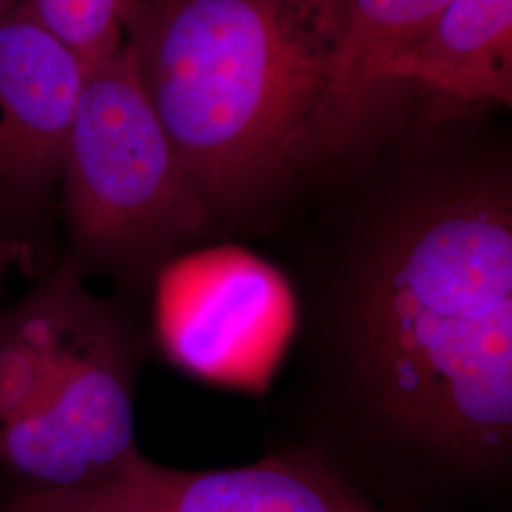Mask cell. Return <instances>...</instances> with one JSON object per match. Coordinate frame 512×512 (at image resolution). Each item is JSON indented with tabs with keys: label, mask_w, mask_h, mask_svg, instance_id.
<instances>
[{
	"label": "cell",
	"mask_w": 512,
	"mask_h": 512,
	"mask_svg": "<svg viewBox=\"0 0 512 512\" xmlns=\"http://www.w3.org/2000/svg\"><path fill=\"white\" fill-rule=\"evenodd\" d=\"M21 4H25V0H0V16L18 8Z\"/></svg>",
	"instance_id": "obj_11"
},
{
	"label": "cell",
	"mask_w": 512,
	"mask_h": 512,
	"mask_svg": "<svg viewBox=\"0 0 512 512\" xmlns=\"http://www.w3.org/2000/svg\"><path fill=\"white\" fill-rule=\"evenodd\" d=\"M385 82H414L448 103L511 105L512 0H448Z\"/></svg>",
	"instance_id": "obj_8"
},
{
	"label": "cell",
	"mask_w": 512,
	"mask_h": 512,
	"mask_svg": "<svg viewBox=\"0 0 512 512\" xmlns=\"http://www.w3.org/2000/svg\"><path fill=\"white\" fill-rule=\"evenodd\" d=\"M0 512H401L372 499L334 459L289 450L251 465L188 471L137 452L109 478L23 495Z\"/></svg>",
	"instance_id": "obj_5"
},
{
	"label": "cell",
	"mask_w": 512,
	"mask_h": 512,
	"mask_svg": "<svg viewBox=\"0 0 512 512\" xmlns=\"http://www.w3.org/2000/svg\"><path fill=\"white\" fill-rule=\"evenodd\" d=\"M448 0H348L315 164L353 147L387 90L385 71L433 27Z\"/></svg>",
	"instance_id": "obj_7"
},
{
	"label": "cell",
	"mask_w": 512,
	"mask_h": 512,
	"mask_svg": "<svg viewBox=\"0 0 512 512\" xmlns=\"http://www.w3.org/2000/svg\"><path fill=\"white\" fill-rule=\"evenodd\" d=\"M349 393L399 458L452 480L512 456V183L495 162L423 171L349 255L336 313Z\"/></svg>",
	"instance_id": "obj_1"
},
{
	"label": "cell",
	"mask_w": 512,
	"mask_h": 512,
	"mask_svg": "<svg viewBox=\"0 0 512 512\" xmlns=\"http://www.w3.org/2000/svg\"><path fill=\"white\" fill-rule=\"evenodd\" d=\"M19 264V266H31L35 264L33 256L29 255V251L25 247H21L16 241L6 238L4 234H0V289H2V279L10 266ZM2 293V291H0Z\"/></svg>",
	"instance_id": "obj_10"
},
{
	"label": "cell",
	"mask_w": 512,
	"mask_h": 512,
	"mask_svg": "<svg viewBox=\"0 0 512 512\" xmlns=\"http://www.w3.org/2000/svg\"><path fill=\"white\" fill-rule=\"evenodd\" d=\"M128 2L25 0V6L84 63H92L122 46V21Z\"/></svg>",
	"instance_id": "obj_9"
},
{
	"label": "cell",
	"mask_w": 512,
	"mask_h": 512,
	"mask_svg": "<svg viewBox=\"0 0 512 512\" xmlns=\"http://www.w3.org/2000/svg\"><path fill=\"white\" fill-rule=\"evenodd\" d=\"M348 0H129L133 69L213 219L315 164Z\"/></svg>",
	"instance_id": "obj_2"
},
{
	"label": "cell",
	"mask_w": 512,
	"mask_h": 512,
	"mask_svg": "<svg viewBox=\"0 0 512 512\" xmlns=\"http://www.w3.org/2000/svg\"><path fill=\"white\" fill-rule=\"evenodd\" d=\"M139 342L118 306L86 289L0 421V505L71 492L114 475L139 452Z\"/></svg>",
	"instance_id": "obj_4"
},
{
	"label": "cell",
	"mask_w": 512,
	"mask_h": 512,
	"mask_svg": "<svg viewBox=\"0 0 512 512\" xmlns=\"http://www.w3.org/2000/svg\"><path fill=\"white\" fill-rule=\"evenodd\" d=\"M86 63L21 4L0 16V234L37 260Z\"/></svg>",
	"instance_id": "obj_6"
},
{
	"label": "cell",
	"mask_w": 512,
	"mask_h": 512,
	"mask_svg": "<svg viewBox=\"0 0 512 512\" xmlns=\"http://www.w3.org/2000/svg\"><path fill=\"white\" fill-rule=\"evenodd\" d=\"M84 274L152 287L213 215L148 101L128 48L86 63L59 194Z\"/></svg>",
	"instance_id": "obj_3"
}]
</instances>
